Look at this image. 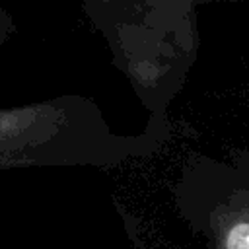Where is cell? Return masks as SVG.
I'll return each mask as SVG.
<instances>
[{
    "label": "cell",
    "mask_w": 249,
    "mask_h": 249,
    "mask_svg": "<svg viewBox=\"0 0 249 249\" xmlns=\"http://www.w3.org/2000/svg\"><path fill=\"white\" fill-rule=\"evenodd\" d=\"M226 249H249V224L241 222L233 226L226 239Z\"/></svg>",
    "instance_id": "obj_2"
},
{
    "label": "cell",
    "mask_w": 249,
    "mask_h": 249,
    "mask_svg": "<svg viewBox=\"0 0 249 249\" xmlns=\"http://www.w3.org/2000/svg\"><path fill=\"white\" fill-rule=\"evenodd\" d=\"M78 109L80 101L70 107L56 101L0 111V167L91 161L97 154L109 160V154L95 148L99 138L93 130L82 132L93 128V121L80 124Z\"/></svg>",
    "instance_id": "obj_1"
}]
</instances>
